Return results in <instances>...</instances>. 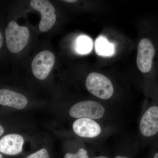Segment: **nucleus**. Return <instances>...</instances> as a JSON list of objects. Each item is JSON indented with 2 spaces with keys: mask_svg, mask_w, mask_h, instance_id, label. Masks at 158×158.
I'll return each instance as SVG.
<instances>
[{
  "mask_svg": "<svg viewBox=\"0 0 158 158\" xmlns=\"http://www.w3.org/2000/svg\"><path fill=\"white\" fill-rule=\"evenodd\" d=\"M153 158H158V152L156 153Z\"/></svg>",
  "mask_w": 158,
  "mask_h": 158,
  "instance_id": "20",
  "label": "nucleus"
},
{
  "mask_svg": "<svg viewBox=\"0 0 158 158\" xmlns=\"http://www.w3.org/2000/svg\"><path fill=\"white\" fill-rule=\"evenodd\" d=\"M26 158H50L48 152L45 148H42Z\"/></svg>",
  "mask_w": 158,
  "mask_h": 158,
  "instance_id": "14",
  "label": "nucleus"
},
{
  "mask_svg": "<svg viewBox=\"0 0 158 158\" xmlns=\"http://www.w3.org/2000/svg\"><path fill=\"white\" fill-rule=\"evenodd\" d=\"M55 62V56L52 52L48 51L40 52L32 62V70L34 76L39 80H45L49 74Z\"/></svg>",
  "mask_w": 158,
  "mask_h": 158,
  "instance_id": "5",
  "label": "nucleus"
},
{
  "mask_svg": "<svg viewBox=\"0 0 158 158\" xmlns=\"http://www.w3.org/2000/svg\"><path fill=\"white\" fill-rule=\"evenodd\" d=\"M139 128L141 135L151 137L158 132V106L150 107L144 113L140 120Z\"/></svg>",
  "mask_w": 158,
  "mask_h": 158,
  "instance_id": "7",
  "label": "nucleus"
},
{
  "mask_svg": "<svg viewBox=\"0 0 158 158\" xmlns=\"http://www.w3.org/2000/svg\"><path fill=\"white\" fill-rule=\"evenodd\" d=\"M115 158H129L126 156H116Z\"/></svg>",
  "mask_w": 158,
  "mask_h": 158,
  "instance_id": "19",
  "label": "nucleus"
},
{
  "mask_svg": "<svg viewBox=\"0 0 158 158\" xmlns=\"http://www.w3.org/2000/svg\"><path fill=\"white\" fill-rule=\"evenodd\" d=\"M74 132L80 137L93 138L98 136L102 131L100 125L94 119L78 118L73 125Z\"/></svg>",
  "mask_w": 158,
  "mask_h": 158,
  "instance_id": "8",
  "label": "nucleus"
},
{
  "mask_svg": "<svg viewBox=\"0 0 158 158\" xmlns=\"http://www.w3.org/2000/svg\"><path fill=\"white\" fill-rule=\"evenodd\" d=\"M24 139L18 134H9L0 140V151L8 155H16L22 152Z\"/></svg>",
  "mask_w": 158,
  "mask_h": 158,
  "instance_id": "9",
  "label": "nucleus"
},
{
  "mask_svg": "<svg viewBox=\"0 0 158 158\" xmlns=\"http://www.w3.org/2000/svg\"><path fill=\"white\" fill-rule=\"evenodd\" d=\"M106 112L105 108L98 102L85 101L79 102L73 106L69 111V115L74 118L100 119Z\"/></svg>",
  "mask_w": 158,
  "mask_h": 158,
  "instance_id": "3",
  "label": "nucleus"
},
{
  "mask_svg": "<svg viewBox=\"0 0 158 158\" xmlns=\"http://www.w3.org/2000/svg\"><path fill=\"white\" fill-rule=\"evenodd\" d=\"M155 53L154 48L149 40H141L138 44L137 58V65L141 72L147 73L151 70Z\"/></svg>",
  "mask_w": 158,
  "mask_h": 158,
  "instance_id": "6",
  "label": "nucleus"
},
{
  "mask_svg": "<svg viewBox=\"0 0 158 158\" xmlns=\"http://www.w3.org/2000/svg\"><path fill=\"white\" fill-rule=\"evenodd\" d=\"M86 86L90 93L102 100H108L114 94L112 82L107 77L98 73L89 74L86 81Z\"/></svg>",
  "mask_w": 158,
  "mask_h": 158,
  "instance_id": "1",
  "label": "nucleus"
},
{
  "mask_svg": "<svg viewBox=\"0 0 158 158\" xmlns=\"http://www.w3.org/2000/svg\"><path fill=\"white\" fill-rule=\"evenodd\" d=\"M93 45V42L90 37L86 35H81L76 40L75 50L78 54L85 55L91 52Z\"/></svg>",
  "mask_w": 158,
  "mask_h": 158,
  "instance_id": "12",
  "label": "nucleus"
},
{
  "mask_svg": "<svg viewBox=\"0 0 158 158\" xmlns=\"http://www.w3.org/2000/svg\"><path fill=\"white\" fill-rule=\"evenodd\" d=\"M4 132V129L2 125L0 126V136H2Z\"/></svg>",
  "mask_w": 158,
  "mask_h": 158,
  "instance_id": "15",
  "label": "nucleus"
},
{
  "mask_svg": "<svg viewBox=\"0 0 158 158\" xmlns=\"http://www.w3.org/2000/svg\"><path fill=\"white\" fill-rule=\"evenodd\" d=\"M93 158H109L105 156H99L95 157Z\"/></svg>",
  "mask_w": 158,
  "mask_h": 158,
  "instance_id": "18",
  "label": "nucleus"
},
{
  "mask_svg": "<svg viewBox=\"0 0 158 158\" xmlns=\"http://www.w3.org/2000/svg\"><path fill=\"white\" fill-rule=\"evenodd\" d=\"M6 34L7 47L13 53L19 52L25 47L30 36L27 28L19 26L12 21L9 23Z\"/></svg>",
  "mask_w": 158,
  "mask_h": 158,
  "instance_id": "2",
  "label": "nucleus"
},
{
  "mask_svg": "<svg viewBox=\"0 0 158 158\" xmlns=\"http://www.w3.org/2000/svg\"><path fill=\"white\" fill-rule=\"evenodd\" d=\"M62 1H64V2H67L69 3H73L75 2L77 0H62Z\"/></svg>",
  "mask_w": 158,
  "mask_h": 158,
  "instance_id": "17",
  "label": "nucleus"
},
{
  "mask_svg": "<svg viewBox=\"0 0 158 158\" xmlns=\"http://www.w3.org/2000/svg\"><path fill=\"white\" fill-rule=\"evenodd\" d=\"M0 40H1V41H0V47H2V45L3 43V38L2 36V34H0Z\"/></svg>",
  "mask_w": 158,
  "mask_h": 158,
  "instance_id": "16",
  "label": "nucleus"
},
{
  "mask_svg": "<svg viewBox=\"0 0 158 158\" xmlns=\"http://www.w3.org/2000/svg\"><path fill=\"white\" fill-rule=\"evenodd\" d=\"M31 7L39 11L41 19L39 29L41 32L49 31L56 21L55 9L48 0H31Z\"/></svg>",
  "mask_w": 158,
  "mask_h": 158,
  "instance_id": "4",
  "label": "nucleus"
},
{
  "mask_svg": "<svg viewBox=\"0 0 158 158\" xmlns=\"http://www.w3.org/2000/svg\"><path fill=\"white\" fill-rule=\"evenodd\" d=\"M95 48L97 54L101 56H112L115 53L114 45L102 36H99L95 40Z\"/></svg>",
  "mask_w": 158,
  "mask_h": 158,
  "instance_id": "11",
  "label": "nucleus"
},
{
  "mask_svg": "<svg viewBox=\"0 0 158 158\" xmlns=\"http://www.w3.org/2000/svg\"><path fill=\"white\" fill-rule=\"evenodd\" d=\"M64 158H89L87 151L84 148H80L76 153H67Z\"/></svg>",
  "mask_w": 158,
  "mask_h": 158,
  "instance_id": "13",
  "label": "nucleus"
},
{
  "mask_svg": "<svg viewBox=\"0 0 158 158\" xmlns=\"http://www.w3.org/2000/svg\"><path fill=\"white\" fill-rule=\"evenodd\" d=\"M0 156H1V158H2V154L0 155Z\"/></svg>",
  "mask_w": 158,
  "mask_h": 158,
  "instance_id": "21",
  "label": "nucleus"
},
{
  "mask_svg": "<svg viewBox=\"0 0 158 158\" xmlns=\"http://www.w3.org/2000/svg\"><path fill=\"white\" fill-rule=\"evenodd\" d=\"M28 103L26 97L17 92L2 89L0 90V104L15 109H24Z\"/></svg>",
  "mask_w": 158,
  "mask_h": 158,
  "instance_id": "10",
  "label": "nucleus"
}]
</instances>
